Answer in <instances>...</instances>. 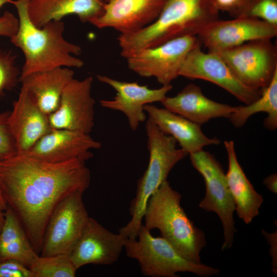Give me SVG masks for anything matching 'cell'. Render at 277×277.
<instances>
[{
	"instance_id": "3",
	"label": "cell",
	"mask_w": 277,
	"mask_h": 277,
	"mask_svg": "<svg viewBox=\"0 0 277 277\" xmlns=\"http://www.w3.org/2000/svg\"><path fill=\"white\" fill-rule=\"evenodd\" d=\"M209 0H166L157 18L149 25L118 37L121 55L135 52L179 37L194 35L219 19Z\"/></svg>"
},
{
	"instance_id": "13",
	"label": "cell",
	"mask_w": 277,
	"mask_h": 277,
	"mask_svg": "<svg viewBox=\"0 0 277 277\" xmlns=\"http://www.w3.org/2000/svg\"><path fill=\"white\" fill-rule=\"evenodd\" d=\"M277 26L246 16L230 20H215L207 24L197 35L200 43L209 52H217L246 42L275 37Z\"/></svg>"
},
{
	"instance_id": "1",
	"label": "cell",
	"mask_w": 277,
	"mask_h": 277,
	"mask_svg": "<svg viewBox=\"0 0 277 277\" xmlns=\"http://www.w3.org/2000/svg\"><path fill=\"white\" fill-rule=\"evenodd\" d=\"M91 174L86 161L44 162L17 154L0 161V185L35 251L40 254L53 210L65 197L88 188Z\"/></svg>"
},
{
	"instance_id": "10",
	"label": "cell",
	"mask_w": 277,
	"mask_h": 277,
	"mask_svg": "<svg viewBox=\"0 0 277 277\" xmlns=\"http://www.w3.org/2000/svg\"><path fill=\"white\" fill-rule=\"evenodd\" d=\"M199 42L194 35L175 38L135 52L126 58L127 65L141 76L155 77L162 86L170 85L179 76L186 56Z\"/></svg>"
},
{
	"instance_id": "32",
	"label": "cell",
	"mask_w": 277,
	"mask_h": 277,
	"mask_svg": "<svg viewBox=\"0 0 277 277\" xmlns=\"http://www.w3.org/2000/svg\"><path fill=\"white\" fill-rule=\"evenodd\" d=\"M19 27L18 18L9 11H5L0 16V36L12 37Z\"/></svg>"
},
{
	"instance_id": "9",
	"label": "cell",
	"mask_w": 277,
	"mask_h": 277,
	"mask_svg": "<svg viewBox=\"0 0 277 277\" xmlns=\"http://www.w3.org/2000/svg\"><path fill=\"white\" fill-rule=\"evenodd\" d=\"M83 194L78 192L66 196L54 209L45 228L39 255L69 254L72 250L90 218Z\"/></svg>"
},
{
	"instance_id": "24",
	"label": "cell",
	"mask_w": 277,
	"mask_h": 277,
	"mask_svg": "<svg viewBox=\"0 0 277 277\" xmlns=\"http://www.w3.org/2000/svg\"><path fill=\"white\" fill-rule=\"evenodd\" d=\"M38 255L18 218L8 206L0 232V261L13 259L29 268Z\"/></svg>"
},
{
	"instance_id": "5",
	"label": "cell",
	"mask_w": 277,
	"mask_h": 277,
	"mask_svg": "<svg viewBox=\"0 0 277 277\" xmlns=\"http://www.w3.org/2000/svg\"><path fill=\"white\" fill-rule=\"evenodd\" d=\"M149 160L147 169L139 179L135 197L130 204L131 218L118 232L129 239H136L148 200L166 181L173 167L188 154L176 147L177 142L163 133L150 119L146 123Z\"/></svg>"
},
{
	"instance_id": "31",
	"label": "cell",
	"mask_w": 277,
	"mask_h": 277,
	"mask_svg": "<svg viewBox=\"0 0 277 277\" xmlns=\"http://www.w3.org/2000/svg\"><path fill=\"white\" fill-rule=\"evenodd\" d=\"M248 0H209L219 12H228L234 18L239 17Z\"/></svg>"
},
{
	"instance_id": "18",
	"label": "cell",
	"mask_w": 277,
	"mask_h": 277,
	"mask_svg": "<svg viewBox=\"0 0 277 277\" xmlns=\"http://www.w3.org/2000/svg\"><path fill=\"white\" fill-rule=\"evenodd\" d=\"M8 123L15 140L17 154H24L52 129L48 115L35 104L22 87L18 97L13 102Z\"/></svg>"
},
{
	"instance_id": "36",
	"label": "cell",
	"mask_w": 277,
	"mask_h": 277,
	"mask_svg": "<svg viewBox=\"0 0 277 277\" xmlns=\"http://www.w3.org/2000/svg\"><path fill=\"white\" fill-rule=\"evenodd\" d=\"M13 1L12 0H0V8H1L3 5L7 3H12Z\"/></svg>"
},
{
	"instance_id": "15",
	"label": "cell",
	"mask_w": 277,
	"mask_h": 277,
	"mask_svg": "<svg viewBox=\"0 0 277 277\" xmlns=\"http://www.w3.org/2000/svg\"><path fill=\"white\" fill-rule=\"evenodd\" d=\"M126 239L122 233L110 231L90 217L69 255L77 269L88 264L111 265L118 260Z\"/></svg>"
},
{
	"instance_id": "37",
	"label": "cell",
	"mask_w": 277,
	"mask_h": 277,
	"mask_svg": "<svg viewBox=\"0 0 277 277\" xmlns=\"http://www.w3.org/2000/svg\"><path fill=\"white\" fill-rule=\"evenodd\" d=\"M102 1H104L105 3H107L111 1V0H102Z\"/></svg>"
},
{
	"instance_id": "14",
	"label": "cell",
	"mask_w": 277,
	"mask_h": 277,
	"mask_svg": "<svg viewBox=\"0 0 277 277\" xmlns=\"http://www.w3.org/2000/svg\"><path fill=\"white\" fill-rule=\"evenodd\" d=\"M96 77L100 82L111 86L116 92L112 100L100 101L101 105L122 112L126 116L132 131H136L146 120L144 106L161 102L172 89L171 84L151 89L147 85H141L137 82L120 81L106 75H97Z\"/></svg>"
},
{
	"instance_id": "21",
	"label": "cell",
	"mask_w": 277,
	"mask_h": 277,
	"mask_svg": "<svg viewBox=\"0 0 277 277\" xmlns=\"http://www.w3.org/2000/svg\"><path fill=\"white\" fill-rule=\"evenodd\" d=\"M105 4L102 0H30L27 11L31 22L41 28L71 14L90 23L103 14Z\"/></svg>"
},
{
	"instance_id": "23",
	"label": "cell",
	"mask_w": 277,
	"mask_h": 277,
	"mask_svg": "<svg viewBox=\"0 0 277 277\" xmlns=\"http://www.w3.org/2000/svg\"><path fill=\"white\" fill-rule=\"evenodd\" d=\"M228 160L226 174L227 185L239 218L248 224L259 214L263 197L254 188L239 164L234 143L232 141L224 142Z\"/></svg>"
},
{
	"instance_id": "12",
	"label": "cell",
	"mask_w": 277,
	"mask_h": 277,
	"mask_svg": "<svg viewBox=\"0 0 277 277\" xmlns=\"http://www.w3.org/2000/svg\"><path fill=\"white\" fill-rule=\"evenodd\" d=\"M93 78H72L65 88L57 109L48 115L52 129L87 134L94 126L95 101L91 95Z\"/></svg>"
},
{
	"instance_id": "27",
	"label": "cell",
	"mask_w": 277,
	"mask_h": 277,
	"mask_svg": "<svg viewBox=\"0 0 277 277\" xmlns=\"http://www.w3.org/2000/svg\"><path fill=\"white\" fill-rule=\"evenodd\" d=\"M240 16L258 19L277 26V0H248Z\"/></svg>"
},
{
	"instance_id": "19",
	"label": "cell",
	"mask_w": 277,
	"mask_h": 277,
	"mask_svg": "<svg viewBox=\"0 0 277 277\" xmlns=\"http://www.w3.org/2000/svg\"><path fill=\"white\" fill-rule=\"evenodd\" d=\"M161 103L165 108L200 126L215 118H229L236 108L208 98L194 84L187 85L174 96H166Z\"/></svg>"
},
{
	"instance_id": "22",
	"label": "cell",
	"mask_w": 277,
	"mask_h": 277,
	"mask_svg": "<svg viewBox=\"0 0 277 277\" xmlns=\"http://www.w3.org/2000/svg\"><path fill=\"white\" fill-rule=\"evenodd\" d=\"M74 74L70 68L61 67L31 73L19 82L38 107L48 115L57 109L62 93Z\"/></svg>"
},
{
	"instance_id": "34",
	"label": "cell",
	"mask_w": 277,
	"mask_h": 277,
	"mask_svg": "<svg viewBox=\"0 0 277 277\" xmlns=\"http://www.w3.org/2000/svg\"><path fill=\"white\" fill-rule=\"evenodd\" d=\"M263 184L272 193H277V175L272 174L266 177L263 181Z\"/></svg>"
},
{
	"instance_id": "29",
	"label": "cell",
	"mask_w": 277,
	"mask_h": 277,
	"mask_svg": "<svg viewBox=\"0 0 277 277\" xmlns=\"http://www.w3.org/2000/svg\"><path fill=\"white\" fill-rule=\"evenodd\" d=\"M10 112L0 113V161L17 154L15 141L8 123Z\"/></svg>"
},
{
	"instance_id": "33",
	"label": "cell",
	"mask_w": 277,
	"mask_h": 277,
	"mask_svg": "<svg viewBox=\"0 0 277 277\" xmlns=\"http://www.w3.org/2000/svg\"><path fill=\"white\" fill-rule=\"evenodd\" d=\"M262 232L270 246V254L272 258V270L276 274L277 271L276 231L274 233H269L262 230Z\"/></svg>"
},
{
	"instance_id": "2",
	"label": "cell",
	"mask_w": 277,
	"mask_h": 277,
	"mask_svg": "<svg viewBox=\"0 0 277 277\" xmlns=\"http://www.w3.org/2000/svg\"><path fill=\"white\" fill-rule=\"evenodd\" d=\"M30 0H16L19 27L11 42L19 48L25 56L19 80L31 73L57 67H82L84 63L73 55H79L80 46L67 41L63 36L64 23L54 21L42 28L35 26L28 14Z\"/></svg>"
},
{
	"instance_id": "17",
	"label": "cell",
	"mask_w": 277,
	"mask_h": 277,
	"mask_svg": "<svg viewBox=\"0 0 277 277\" xmlns=\"http://www.w3.org/2000/svg\"><path fill=\"white\" fill-rule=\"evenodd\" d=\"M166 0H111L104 11L90 24L97 28H111L126 34L138 30L153 22Z\"/></svg>"
},
{
	"instance_id": "11",
	"label": "cell",
	"mask_w": 277,
	"mask_h": 277,
	"mask_svg": "<svg viewBox=\"0 0 277 277\" xmlns=\"http://www.w3.org/2000/svg\"><path fill=\"white\" fill-rule=\"evenodd\" d=\"M199 42L188 54L179 76L211 82L225 89L246 105L256 100L262 90H254L242 84L216 53L202 50Z\"/></svg>"
},
{
	"instance_id": "7",
	"label": "cell",
	"mask_w": 277,
	"mask_h": 277,
	"mask_svg": "<svg viewBox=\"0 0 277 277\" xmlns=\"http://www.w3.org/2000/svg\"><path fill=\"white\" fill-rule=\"evenodd\" d=\"M189 155L192 165L203 176L205 184V195L199 206L218 215L223 228L222 250H227L232 246L236 230L233 218L235 206L226 174L221 165L209 152L202 149Z\"/></svg>"
},
{
	"instance_id": "28",
	"label": "cell",
	"mask_w": 277,
	"mask_h": 277,
	"mask_svg": "<svg viewBox=\"0 0 277 277\" xmlns=\"http://www.w3.org/2000/svg\"><path fill=\"white\" fill-rule=\"evenodd\" d=\"M16 58L10 51H0V97L19 81L21 72L16 65Z\"/></svg>"
},
{
	"instance_id": "25",
	"label": "cell",
	"mask_w": 277,
	"mask_h": 277,
	"mask_svg": "<svg viewBox=\"0 0 277 277\" xmlns=\"http://www.w3.org/2000/svg\"><path fill=\"white\" fill-rule=\"evenodd\" d=\"M258 112L267 114L264 124L269 130L277 127V71L270 83L263 88L261 95L254 101L243 106H236L229 117L234 127H242L247 120Z\"/></svg>"
},
{
	"instance_id": "26",
	"label": "cell",
	"mask_w": 277,
	"mask_h": 277,
	"mask_svg": "<svg viewBox=\"0 0 277 277\" xmlns=\"http://www.w3.org/2000/svg\"><path fill=\"white\" fill-rule=\"evenodd\" d=\"M29 269L33 277H74L77 270L67 254L38 255Z\"/></svg>"
},
{
	"instance_id": "35",
	"label": "cell",
	"mask_w": 277,
	"mask_h": 277,
	"mask_svg": "<svg viewBox=\"0 0 277 277\" xmlns=\"http://www.w3.org/2000/svg\"><path fill=\"white\" fill-rule=\"evenodd\" d=\"M8 207V204L3 195L0 185V232L5 221V213Z\"/></svg>"
},
{
	"instance_id": "30",
	"label": "cell",
	"mask_w": 277,
	"mask_h": 277,
	"mask_svg": "<svg viewBox=\"0 0 277 277\" xmlns=\"http://www.w3.org/2000/svg\"><path fill=\"white\" fill-rule=\"evenodd\" d=\"M0 277H33L29 268L19 262L7 259L0 261Z\"/></svg>"
},
{
	"instance_id": "4",
	"label": "cell",
	"mask_w": 277,
	"mask_h": 277,
	"mask_svg": "<svg viewBox=\"0 0 277 277\" xmlns=\"http://www.w3.org/2000/svg\"><path fill=\"white\" fill-rule=\"evenodd\" d=\"M181 198L168 181L164 182L148 200L144 225L150 231L158 229L183 256L201 263L200 253L206 244L205 235L187 215L181 205Z\"/></svg>"
},
{
	"instance_id": "6",
	"label": "cell",
	"mask_w": 277,
	"mask_h": 277,
	"mask_svg": "<svg viewBox=\"0 0 277 277\" xmlns=\"http://www.w3.org/2000/svg\"><path fill=\"white\" fill-rule=\"evenodd\" d=\"M126 255L138 263L142 273L150 277H176L178 272L201 276L217 275L219 269L191 262L183 256L162 236H153L142 224L136 239L127 238Z\"/></svg>"
},
{
	"instance_id": "8",
	"label": "cell",
	"mask_w": 277,
	"mask_h": 277,
	"mask_svg": "<svg viewBox=\"0 0 277 277\" xmlns=\"http://www.w3.org/2000/svg\"><path fill=\"white\" fill-rule=\"evenodd\" d=\"M214 53L242 84L252 89L262 90L277 71V48L270 38L249 41Z\"/></svg>"
},
{
	"instance_id": "16",
	"label": "cell",
	"mask_w": 277,
	"mask_h": 277,
	"mask_svg": "<svg viewBox=\"0 0 277 277\" xmlns=\"http://www.w3.org/2000/svg\"><path fill=\"white\" fill-rule=\"evenodd\" d=\"M101 147V143L90 134L52 129L24 154L49 163H61L74 159L86 161L93 157L92 150Z\"/></svg>"
},
{
	"instance_id": "20",
	"label": "cell",
	"mask_w": 277,
	"mask_h": 277,
	"mask_svg": "<svg viewBox=\"0 0 277 277\" xmlns=\"http://www.w3.org/2000/svg\"><path fill=\"white\" fill-rule=\"evenodd\" d=\"M144 110L148 118L163 133L173 137L181 148L189 155L203 149L205 146L220 143L217 138L207 137L201 126L165 108L147 104L144 106Z\"/></svg>"
}]
</instances>
